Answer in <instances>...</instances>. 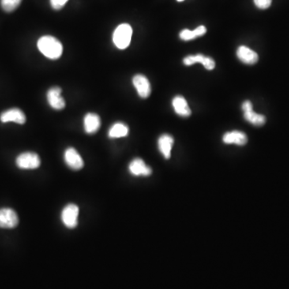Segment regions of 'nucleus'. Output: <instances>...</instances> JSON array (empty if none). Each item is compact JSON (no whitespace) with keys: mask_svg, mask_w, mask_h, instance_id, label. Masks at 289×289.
<instances>
[{"mask_svg":"<svg viewBox=\"0 0 289 289\" xmlns=\"http://www.w3.org/2000/svg\"><path fill=\"white\" fill-rule=\"evenodd\" d=\"M37 47L43 56L51 60H57L62 55V44L57 38L51 35H44L39 38Z\"/></svg>","mask_w":289,"mask_h":289,"instance_id":"f257e3e1","label":"nucleus"},{"mask_svg":"<svg viewBox=\"0 0 289 289\" xmlns=\"http://www.w3.org/2000/svg\"><path fill=\"white\" fill-rule=\"evenodd\" d=\"M133 29L128 24H120L113 35V40L116 47L119 49H125L129 47L132 39Z\"/></svg>","mask_w":289,"mask_h":289,"instance_id":"f03ea898","label":"nucleus"},{"mask_svg":"<svg viewBox=\"0 0 289 289\" xmlns=\"http://www.w3.org/2000/svg\"><path fill=\"white\" fill-rule=\"evenodd\" d=\"M16 165L23 170H33L40 166V159L35 153H23L17 157Z\"/></svg>","mask_w":289,"mask_h":289,"instance_id":"7ed1b4c3","label":"nucleus"},{"mask_svg":"<svg viewBox=\"0 0 289 289\" xmlns=\"http://www.w3.org/2000/svg\"><path fill=\"white\" fill-rule=\"evenodd\" d=\"M79 207L75 204H69L64 208L61 214V219L65 227L75 228L78 223Z\"/></svg>","mask_w":289,"mask_h":289,"instance_id":"20e7f679","label":"nucleus"},{"mask_svg":"<svg viewBox=\"0 0 289 289\" xmlns=\"http://www.w3.org/2000/svg\"><path fill=\"white\" fill-rule=\"evenodd\" d=\"M242 110L245 113L244 117H245V119L252 125H255V126H262L265 124V117L264 115H261V114H256L253 111L252 102H249V101L244 102Z\"/></svg>","mask_w":289,"mask_h":289,"instance_id":"39448f33","label":"nucleus"},{"mask_svg":"<svg viewBox=\"0 0 289 289\" xmlns=\"http://www.w3.org/2000/svg\"><path fill=\"white\" fill-rule=\"evenodd\" d=\"M19 223V218L16 211L11 208L0 209V227L1 228H14Z\"/></svg>","mask_w":289,"mask_h":289,"instance_id":"423d86ee","label":"nucleus"},{"mask_svg":"<svg viewBox=\"0 0 289 289\" xmlns=\"http://www.w3.org/2000/svg\"><path fill=\"white\" fill-rule=\"evenodd\" d=\"M0 121H2L3 123L15 122V123L23 125L26 122V116L24 112L20 109L14 108V109H10V110L4 112L0 115Z\"/></svg>","mask_w":289,"mask_h":289,"instance_id":"0eeeda50","label":"nucleus"},{"mask_svg":"<svg viewBox=\"0 0 289 289\" xmlns=\"http://www.w3.org/2000/svg\"><path fill=\"white\" fill-rule=\"evenodd\" d=\"M133 84L137 89L139 97L147 98L151 93V86L148 79L143 75L137 74L133 76Z\"/></svg>","mask_w":289,"mask_h":289,"instance_id":"6e6552de","label":"nucleus"},{"mask_svg":"<svg viewBox=\"0 0 289 289\" xmlns=\"http://www.w3.org/2000/svg\"><path fill=\"white\" fill-rule=\"evenodd\" d=\"M65 161L69 168L79 170L83 168L84 161L79 153L73 148L67 149L65 153Z\"/></svg>","mask_w":289,"mask_h":289,"instance_id":"1a4fd4ad","label":"nucleus"},{"mask_svg":"<svg viewBox=\"0 0 289 289\" xmlns=\"http://www.w3.org/2000/svg\"><path fill=\"white\" fill-rule=\"evenodd\" d=\"M47 99L49 105L54 110H62L65 107V102L61 97V88L53 87L47 91Z\"/></svg>","mask_w":289,"mask_h":289,"instance_id":"9d476101","label":"nucleus"},{"mask_svg":"<svg viewBox=\"0 0 289 289\" xmlns=\"http://www.w3.org/2000/svg\"><path fill=\"white\" fill-rule=\"evenodd\" d=\"M196 63H200L205 67L207 70H213L215 67V62L213 59L208 57L197 54V55L188 56L183 59V64L186 66L195 65Z\"/></svg>","mask_w":289,"mask_h":289,"instance_id":"9b49d317","label":"nucleus"},{"mask_svg":"<svg viewBox=\"0 0 289 289\" xmlns=\"http://www.w3.org/2000/svg\"><path fill=\"white\" fill-rule=\"evenodd\" d=\"M129 172L134 176H149L152 173L151 167L147 166L141 159H133L129 166Z\"/></svg>","mask_w":289,"mask_h":289,"instance_id":"f8f14e48","label":"nucleus"},{"mask_svg":"<svg viewBox=\"0 0 289 289\" xmlns=\"http://www.w3.org/2000/svg\"><path fill=\"white\" fill-rule=\"evenodd\" d=\"M237 57L247 65H254L259 61L258 54L246 46H240L238 47L237 50Z\"/></svg>","mask_w":289,"mask_h":289,"instance_id":"ddd939ff","label":"nucleus"},{"mask_svg":"<svg viewBox=\"0 0 289 289\" xmlns=\"http://www.w3.org/2000/svg\"><path fill=\"white\" fill-rule=\"evenodd\" d=\"M223 141L225 144H235L242 147L248 142V137L241 131L234 130L225 133Z\"/></svg>","mask_w":289,"mask_h":289,"instance_id":"4468645a","label":"nucleus"},{"mask_svg":"<svg viewBox=\"0 0 289 289\" xmlns=\"http://www.w3.org/2000/svg\"><path fill=\"white\" fill-rule=\"evenodd\" d=\"M158 144H159V151L165 159H170L171 151H172L173 144H174V138L169 134L162 135L159 137Z\"/></svg>","mask_w":289,"mask_h":289,"instance_id":"2eb2a0df","label":"nucleus"},{"mask_svg":"<svg viewBox=\"0 0 289 289\" xmlns=\"http://www.w3.org/2000/svg\"><path fill=\"white\" fill-rule=\"evenodd\" d=\"M100 117L96 114H88L84 117V130L88 134H92L98 132L100 129Z\"/></svg>","mask_w":289,"mask_h":289,"instance_id":"dca6fc26","label":"nucleus"},{"mask_svg":"<svg viewBox=\"0 0 289 289\" xmlns=\"http://www.w3.org/2000/svg\"><path fill=\"white\" fill-rule=\"evenodd\" d=\"M173 107L178 115L182 117H189L191 114V110L188 106L187 102L182 96H176L173 99Z\"/></svg>","mask_w":289,"mask_h":289,"instance_id":"f3484780","label":"nucleus"},{"mask_svg":"<svg viewBox=\"0 0 289 289\" xmlns=\"http://www.w3.org/2000/svg\"><path fill=\"white\" fill-rule=\"evenodd\" d=\"M128 133H129V128L127 125L121 122H117L110 128L109 131V137L110 138H120L126 137Z\"/></svg>","mask_w":289,"mask_h":289,"instance_id":"a211bd4d","label":"nucleus"},{"mask_svg":"<svg viewBox=\"0 0 289 289\" xmlns=\"http://www.w3.org/2000/svg\"><path fill=\"white\" fill-rule=\"evenodd\" d=\"M22 0H1V7L6 12H12L20 6Z\"/></svg>","mask_w":289,"mask_h":289,"instance_id":"6ab92c4d","label":"nucleus"},{"mask_svg":"<svg viewBox=\"0 0 289 289\" xmlns=\"http://www.w3.org/2000/svg\"><path fill=\"white\" fill-rule=\"evenodd\" d=\"M180 38L182 39V40H185V41H188V40H191V39H196V36L194 33V31H190V30L184 29L181 31V33L179 35Z\"/></svg>","mask_w":289,"mask_h":289,"instance_id":"aec40b11","label":"nucleus"},{"mask_svg":"<svg viewBox=\"0 0 289 289\" xmlns=\"http://www.w3.org/2000/svg\"><path fill=\"white\" fill-rule=\"evenodd\" d=\"M68 1L69 0H50V4L54 10H61V8L65 7Z\"/></svg>","mask_w":289,"mask_h":289,"instance_id":"412c9836","label":"nucleus"},{"mask_svg":"<svg viewBox=\"0 0 289 289\" xmlns=\"http://www.w3.org/2000/svg\"><path fill=\"white\" fill-rule=\"evenodd\" d=\"M272 0H254L255 4L260 9H267L272 4Z\"/></svg>","mask_w":289,"mask_h":289,"instance_id":"4be33fe9","label":"nucleus"},{"mask_svg":"<svg viewBox=\"0 0 289 289\" xmlns=\"http://www.w3.org/2000/svg\"><path fill=\"white\" fill-rule=\"evenodd\" d=\"M206 32H207V28L203 25L200 26V27H198L197 28L194 30V33L196 35V37L202 36V35L206 34Z\"/></svg>","mask_w":289,"mask_h":289,"instance_id":"5701e85b","label":"nucleus"},{"mask_svg":"<svg viewBox=\"0 0 289 289\" xmlns=\"http://www.w3.org/2000/svg\"><path fill=\"white\" fill-rule=\"evenodd\" d=\"M177 1H178V2H182L184 0H177Z\"/></svg>","mask_w":289,"mask_h":289,"instance_id":"b1692460","label":"nucleus"}]
</instances>
